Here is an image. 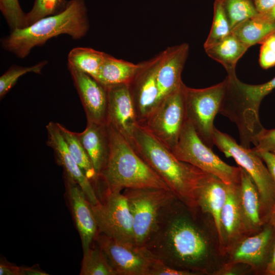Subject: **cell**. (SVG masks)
Segmentation results:
<instances>
[{
  "label": "cell",
  "mask_w": 275,
  "mask_h": 275,
  "mask_svg": "<svg viewBox=\"0 0 275 275\" xmlns=\"http://www.w3.org/2000/svg\"><path fill=\"white\" fill-rule=\"evenodd\" d=\"M141 248L152 257L193 275H216L226 261L212 217L199 209L192 212L177 198L163 208Z\"/></svg>",
  "instance_id": "obj_1"
},
{
  "label": "cell",
  "mask_w": 275,
  "mask_h": 275,
  "mask_svg": "<svg viewBox=\"0 0 275 275\" xmlns=\"http://www.w3.org/2000/svg\"><path fill=\"white\" fill-rule=\"evenodd\" d=\"M141 158L166 182L192 212L198 210V188L207 173L177 158L146 128L138 124L129 141Z\"/></svg>",
  "instance_id": "obj_2"
},
{
  "label": "cell",
  "mask_w": 275,
  "mask_h": 275,
  "mask_svg": "<svg viewBox=\"0 0 275 275\" xmlns=\"http://www.w3.org/2000/svg\"><path fill=\"white\" fill-rule=\"evenodd\" d=\"M89 29L87 8L84 0L68 1L65 9L58 14L41 18L30 25L15 29L3 38L2 47L19 58H24L35 46L62 34L73 39L86 36Z\"/></svg>",
  "instance_id": "obj_3"
},
{
  "label": "cell",
  "mask_w": 275,
  "mask_h": 275,
  "mask_svg": "<svg viewBox=\"0 0 275 275\" xmlns=\"http://www.w3.org/2000/svg\"><path fill=\"white\" fill-rule=\"evenodd\" d=\"M107 125L109 155L98 179V182H102L105 186L102 193L121 191L126 188L171 190L162 178L137 154L128 140L114 127Z\"/></svg>",
  "instance_id": "obj_4"
},
{
  "label": "cell",
  "mask_w": 275,
  "mask_h": 275,
  "mask_svg": "<svg viewBox=\"0 0 275 275\" xmlns=\"http://www.w3.org/2000/svg\"><path fill=\"white\" fill-rule=\"evenodd\" d=\"M226 78V92L218 113L235 123L240 145L250 148L264 128L259 119V108L263 99L275 89V77L259 85L242 82L236 75Z\"/></svg>",
  "instance_id": "obj_5"
},
{
  "label": "cell",
  "mask_w": 275,
  "mask_h": 275,
  "mask_svg": "<svg viewBox=\"0 0 275 275\" xmlns=\"http://www.w3.org/2000/svg\"><path fill=\"white\" fill-rule=\"evenodd\" d=\"M213 142L220 151L227 157H232L252 178L259 194L261 217L265 224L275 205L273 182L266 164L252 149L238 144L230 135L215 127Z\"/></svg>",
  "instance_id": "obj_6"
},
{
  "label": "cell",
  "mask_w": 275,
  "mask_h": 275,
  "mask_svg": "<svg viewBox=\"0 0 275 275\" xmlns=\"http://www.w3.org/2000/svg\"><path fill=\"white\" fill-rule=\"evenodd\" d=\"M211 149L202 142L187 120L171 152L180 160L217 177L227 184H239L240 167L226 163Z\"/></svg>",
  "instance_id": "obj_7"
},
{
  "label": "cell",
  "mask_w": 275,
  "mask_h": 275,
  "mask_svg": "<svg viewBox=\"0 0 275 275\" xmlns=\"http://www.w3.org/2000/svg\"><path fill=\"white\" fill-rule=\"evenodd\" d=\"M122 193L132 216L135 243L141 248L154 231L163 208L177 197L172 190L162 188H126Z\"/></svg>",
  "instance_id": "obj_8"
},
{
  "label": "cell",
  "mask_w": 275,
  "mask_h": 275,
  "mask_svg": "<svg viewBox=\"0 0 275 275\" xmlns=\"http://www.w3.org/2000/svg\"><path fill=\"white\" fill-rule=\"evenodd\" d=\"M227 86V78L216 85L203 89L184 86L187 120L202 142L210 148L214 145L213 121L219 113Z\"/></svg>",
  "instance_id": "obj_9"
},
{
  "label": "cell",
  "mask_w": 275,
  "mask_h": 275,
  "mask_svg": "<svg viewBox=\"0 0 275 275\" xmlns=\"http://www.w3.org/2000/svg\"><path fill=\"white\" fill-rule=\"evenodd\" d=\"M184 83L163 97L148 117L139 125L146 128L172 151L187 121Z\"/></svg>",
  "instance_id": "obj_10"
},
{
  "label": "cell",
  "mask_w": 275,
  "mask_h": 275,
  "mask_svg": "<svg viewBox=\"0 0 275 275\" xmlns=\"http://www.w3.org/2000/svg\"><path fill=\"white\" fill-rule=\"evenodd\" d=\"M102 195L97 204H91L98 232L117 241L136 245L133 220L126 197L121 191Z\"/></svg>",
  "instance_id": "obj_11"
},
{
  "label": "cell",
  "mask_w": 275,
  "mask_h": 275,
  "mask_svg": "<svg viewBox=\"0 0 275 275\" xmlns=\"http://www.w3.org/2000/svg\"><path fill=\"white\" fill-rule=\"evenodd\" d=\"M274 244L275 228L267 223L259 232L238 241L227 255L225 263L245 264L253 274L264 275Z\"/></svg>",
  "instance_id": "obj_12"
},
{
  "label": "cell",
  "mask_w": 275,
  "mask_h": 275,
  "mask_svg": "<svg viewBox=\"0 0 275 275\" xmlns=\"http://www.w3.org/2000/svg\"><path fill=\"white\" fill-rule=\"evenodd\" d=\"M117 275H148L149 257L141 248L98 232L95 240Z\"/></svg>",
  "instance_id": "obj_13"
},
{
  "label": "cell",
  "mask_w": 275,
  "mask_h": 275,
  "mask_svg": "<svg viewBox=\"0 0 275 275\" xmlns=\"http://www.w3.org/2000/svg\"><path fill=\"white\" fill-rule=\"evenodd\" d=\"M160 53L140 63V67L128 85L133 102L138 124L143 123L162 99L156 78Z\"/></svg>",
  "instance_id": "obj_14"
},
{
  "label": "cell",
  "mask_w": 275,
  "mask_h": 275,
  "mask_svg": "<svg viewBox=\"0 0 275 275\" xmlns=\"http://www.w3.org/2000/svg\"><path fill=\"white\" fill-rule=\"evenodd\" d=\"M63 175L66 194L84 253L93 245L98 233V226L91 204L80 186L66 173Z\"/></svg>",
  "instance_id": "obj_15"
},
{
  "label": "cell",
  "mask_w": 275,
  "mask_h": 275,
  "mask_svg": "<svg viewBox=\"0 0 275 275\" xmlns=\"http://www.w3.org/2000/svg\"><path fill=\"white\" fill-rule=\"evenodd\" d=\"M85 110L87 120L106 123L107 89L90 75L68 66Z\"/></svg>",
  "instance_id": "obj_16"
},
{
  "label": "cell",
  "mask_w": 275,
  "mask_h": 275,
  "mask_svg": "<svg viewBox=\"0 0 275 275\" xmlns=\"http://www.w3.org/2000/svg\"><path fill=\"white\" fill-rule=\"evenodd\" d=\"M46 144L53 150L56 162L63 168L64 173L71 177L80 186L89 202L97 204L100 199L92 182L87 177L73 159L58 126L49 122L46 126Z\"/></svg>",
  "instance_id": "obj_17"
},
{
  "label": "cell",
  "mask_w": 275,
  "mask_h": 275,
  "mask_svg": "<svg viewBox=\"0 0 275 275\" xmlns=\"http://www.w3.org/2000/svg\"><path fill=\"white\" fill-rule=\"evenodd\" d=\"M106 89V123L114 127L129 141L138 121L128 85H121Z\"/></svg>",
  "instance_id": "obj_18"
},
{
  "label": "cell",
  "mask_w": 275,
  "mask_h": 275,
  "mask_svg": "<svg viewBox=\"0 0 275 275\" xmlns=\"http://www.w3.org/2000/svg\"><path fill=\"white\" fill-rule=\"evenodd\" d=\"M189 46L183 43L168 47L160 52L156 78L162 99L183 84L181 74L188 57Z\"/></svg>",
  "instance_id": "obj_19"
},
{
  "label": "cell",
  "mask_w": 275,
  "mask_h": 275,
  "mask_svg": "<svg viewBox=\"0 0 275 275\" xmlns=\"http://www.w3.org/2000/svg\"><path fill=\"white\" fill-rule=\"evenodd\" d=\"M239 184H229L226 201L220 218L219 243L224 256L244 237L239 203Z\"/></svg>",
  "instance_id": "obj_20"
},
{
  "label": "cell",
  "mask_w": 275,
  "mask_h": 275,
  "mask_svg": "<svg viewBox=\"0 0 275 275\" xmlns=\"http://www.w3.org/2000/svg\"><path fill=\"white\" fill-rule=\"evenodd\" d=\"M240 167L238 199L243 232L246 237L259 232L265 224L261 217L260 196L257 188L251 176Z\"/></svg>",
  "instance_id": "obj_21"
},
{
  "label": "cell",
  "mask_w": 275,
  "mask_h": 275,
  "mask_svg": "<svg viewBox=\"0 0 275 275\" xmlns=\"http://www.w3.org/2000/svg\"><path fill=\"white\" fill-rule=\"evenodd\" d=\"M228 185L217 177L207 173L197 191L198 208L212 217L219 238L221 214L226 201Z\"/></svg>",
  "instance_id": "obj_22"
},
{
  "label": "cell",
  "mask_w": 275,
  "mask_h": 275,
  "mask_svg": "<svg viewBox=\"0 0 275 275\" xmlns=\"http://www.w3.org/2000/svg\"><path fill=\"white\" fill-rule=\"evenodd\" d=\"M94 168L99 175L105 166L109 152V140L107 123L88 122L85 129L77 133Z\"/></svg>",
  "instance_id": "obj_23"
},
{
  "label": "cell",
  "mask_w": 275,
  "mask_h": 275,
  "mask_svg": "<svg viewBox=\"0 0 275 275\" xmlns=\"http://www.w3.org/2000/svg\"><path fill=\"white\" fill-rule=\"evenodd\" d=\"M140 67V63L135 64L106 53L95 79L105 88L128 85Z\"/></svg>",
  "instance_id": "obj_24"
},
{
  "label": "cell",
  "mask_w": 275,
  "mask_h": 275,
  "mask_svg": "<svg viewBox=\"0 0 275 275\" xmlns=\"http://www.w3.org/2000/svg\"><path fill=\"white\" fill-rule=\"evenodd\" d=\"M249 48L232 33L217 43L204 48L207 55L221 63L226 69L228 76H236L238 61Z\"/></svg>",
  "instance_id": "obj_25"
},
{
  "label": "cell",
  "mask_w": 275,
  "mask_h": 275,
  "mask_svg": "<svg viewBox=\"0 0 275 275\" xmlns=\"http://www.w3.org/2000/svg\"><path fill=\"white\" fill-rule=\"evenodd\" d=\"M274 33L275 20L260 13L240 23L231 30V33L248 48L261 44Z\"/></svg>",
  "instance_id": "obj_26"
},
{
  "label": "cell",
  "mask_w": 275,
  "mask_h": 275,
  "mask_svg": "<svg viewBox=\"0 0 275 275\" xmlns=\"http://www.w3.org/2000/svg\"><path fill=\"white\" fill-rule=\"evenodd\" d=\"M57 123L72 156L85 175L93 184L96 190L98 183V176L79 139L77 133L71 131L63 125Z\"/></svg>",
  "instance_id": "obj_27"
},
{
  "label": "cell",
  "mask_w": 275,
  "mask_h": 275,
  "mask_svg": "<svg viewBox=\"0 0 275 275\" xmlns=\"http://www.w3.org/2000/svg\"><path fill=\"white\" fill-rule=\"evenodd\" d=\"M106 53L88 47H75L68 55V66L96 78Z\"/></svg>",
  "instance_id": "obj_28"
},
{
  "label": "cell",
  "mask_w": 275,
  "mask_h": 275,
  "mask_svg": "<svg viewBox=\"0 0 275 275\" xmlns=\"http://www.w3.org/2000/svg\"><path fill=\"white\" fill-rule=\"evenodd\" d=\"M80 275H117L102 250L94 241L83 253Z\"/></svg>",
  "instance_id": "obj_29"
},
{
  "label": "cell",
  "mask_w": 275,
  "mask_h": 275,
  "mask_svg": "<svg viewBox=\"0 0 275 275\" xmlns=\"http://www.w3.org/2000/svg\"><path fill=\"white\" fill-rule=\"evenodd\" d=\"M222 3L231 30L259 13L252 0H222Z\"/></svg>",
  "instance_id": "obj_30"
},
{
  "label": "cell",
  "mask_w": 275,
  "mask_h": 275,
  "mask_svg": "<svg viewBox=\"0 0 275 275\" xmlns=\"http://www.w3.org/2000/svg\"><path fill=\"white\" fill-rule=\"evenodd\" d=\"M231 33V29L226 16L222 0H215L213 18L209 35L204 44V48L209 47Z\"/></svg>",
  "instance_id": "obj_31"
},
{
  "label": "cell",
  "mask_w": 275,
  "mask_h": 275,
  "mask_svg": "<svg viewBox=\"0 0 275 275\" xmlns=\"http://www.w3.org/2000/svg\"><path fill=\"white\" fill-rule=\"evenodd\" d=\"M47 64V61L44 60L29 67L12 65L0 77L1 99L8 93L20 77L29 72L40 74Z\"/></svg>",
  "instance_id": "obj_32"
},
{
  "label": "cell",
  "mask_w": 275,
  "mask_h": 275,
  "mask_svg": "<svg viewBox=\"0 0 275 275\" xmlns=\"http://www.w3.org/2000/svg\"><path fill=\"white\" fill-rule=\"evenodd\" d=\"M67 3L65 0H35L32 9L26 13L28 26L41 18L62 12Z\"/></svg>",
  "instance_id": "obj_33"
},
{
  "label": "cell",
  "mask_w": 275,
  "mask_h": 275,
  "mask_svg": "<svg viewBox=\"0 0 275 275\" xmlns=\"http://www.w3.org/2000/svg\"><path fill=\"white\" fill-rule=\"evenodd\" d=\"M0 10L11 31L28 26L26 13L22 11L18 0H0Z\"/></svg>",
  "instance_id": "obj_34"
},
{
  "label": "cell",
  "mask_w": 275,
  "mask_h": 275,
  "mask_svg": "<svg viewBox=\"0 0 275 275\" xmlns=\"http://www.w3.org/2000/svg\"><path fill=\"white\" fill-rule=\"evenodd\" d=\"M259 64L264 69L275 66V33L269 35L261 43Z\"/></svg>",
  "instance_id": "obj_35"
},
{
  "label": "cell",
  "mask_w": 275,
  "mask_h": 275,
  "mask_svg": "<svg viewBox=\"0 0 275 275\" xmlns=\"http://www.w3.org/2000/svg\"><path fill=\"white\" fill-rule=\"evenodd\" d=\"M254 151H263L275 153V128H264L256 136L253 143Z\"/></svg>",
  "instance_id": "obj_36"
},
{
  "label": "cell",
  "mask_w": 275,
  "mask_h": 275,
  "mask_svg": "<svg viewBox=\"0 0 275 275\" xmlns=\"http://www.w3.org/2000/svg\"><path fill=\"white\" fill-rule=\"evenodd\" d=\"M147 254L150 260L148 275H193L189 272L174 268L162 261L152 257L147 253Z\"/></svg>",
  "instance_id": "obj_37"
},
{
  "label": "cell",
  "mask_w": 275,
  "mask_h": 275,
  "mask_svg": "<svg viewBox=\"0 0 275 275\" xmlns=\"http://www.w3.org/2000/svg\"><path fill=\"white\" fill-rule=\"evenodd\" d=\"M253 274L251 268L243 263H225L216 275Z\"/></svg>",
  "instance_id": "obj_38"
},
{
  "label": "cell",
  "mask_w": 275,
  "mask_h": 275,
  "mask_svg": "<svg viewBox=\"0 0 275 275\" xmlns=\"http://www.w3.org/2000/svg\"><path fill=\"white\" fill-rule=\"evenodd\" d=\"M254 151L264 161L271 175L274 185L275 201V154L271 152L263 151Z\"/></svg>",
  "instance_id": "obj_39"
},
{
  "label": "cell",
  "mask_w": 275,
  "mask_h": 275,
  "mask_svg": "<svg viewBox=\"0 0 275 275\" xmlns=\"http://www.w3.org/2000/svg\"><path fill=\"white\" fill-rule=\"evenodd\" d=\"M0 275H20V266L1 259Z\"/></svg>",
  "instance_id": "obj_40"
},
{
  "label": "cell",
  "mask_w": 275,
  "mask_h": 275,
  "mask_svg": "<svg viewBox=\"0 0 275 275\" xmlns=\"http://www.w3.org/2000/svg\"><path fill=\"white\" fill-rule=\"evenodd\" d=\"M20 275H48V273L42 270L38 264L32 266H20Z\"/></svg>",
  "instance_id": "obj_41"
},
{
  "label": "cell",
  "mask_w": 275,
  "mask_h": 275,
  "mask_svg": "<svg viewBox=\"0 0 275 275\" xmlns=\"http://www.w3.org/2000/svg\"><path fill=\"white\" fill-rule=\"evenodd\" d=\"M257 11L264 13L275 6V0H254Z\"/></svg>",
  "instance_id": "obj_42"
},
{
  "label": "cell",
  "mask_w": 275,
  "mask_h": 275,
  "mask_svg": "<svg viewBox=\"0 0 275 275\" xmlns=\"http://www.w3.org/2000/svg\"><path fill=\"white\" fill-rule=\"evenodd\" d=\"M264 275H275V244L267 264Z\"/></svg>",
  "instance_id": "obj_43"
},
{
  "label": "cell",
  "mask_w": 275,
  "mask_h": 275,
  "mask_svg": "<svg viewBox=\"0 0 275 275\" xmlns=\"http://www.w3.org/2000/svg\"><path fill=\"white\" fill-rule=\"evenodd\" d=\"M260 13L263 14L266 17L271 20H275V6L267 12Z\"/></svg>",
  "instance_id": "obj_44"
},
{
  "label": "cell",
  "mask_w": 275,
  "mask_h": 275,
  "mask_svg": "<svg viewBox=\"0 0 275 275\" xmlns=\"http://www.w3.org/2000/svg\"><path fill=\"white\" fill-rule=\"evenodd\" d=\"M267 223L275 228V205L273 206L270 211Z\"/></svg>",
  "instance_id": "obj_45"
},
{
  "label": "cell",
  "mask_w": 275,
  "mask_h": 275,
  "mask_svg": "<svg viewBox=\"0 0 275 275\" xmlns=\"http://www.w3.org/2000/svg\"><path fill=\"white\" fill-rule=\"evenodd\" d=\"M273 154H275V153H273Z\"/></svg>",
  "instance_id": "obj_46"
}]
</instances>
